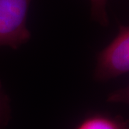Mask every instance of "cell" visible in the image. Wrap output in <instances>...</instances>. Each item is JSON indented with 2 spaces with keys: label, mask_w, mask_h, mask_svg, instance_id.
Returning a JSON list of instances; mask_svg holds the SVG:
<instances>
[{
  "label": "cell",
  "mask_w": 129,
  "mask_h": 129,
  "mask_svg": "<svg viewBox=\"0 0 129 129\" xmlns=\"http://www.w3.org/2000/svg\"><path fill=\"white\" fill-rule=\"evenodd\" d=\"M129 71V27L119 24L113 40L97 56L93 79L106 82L123 76Z\"/></svg>",
  "instance_id": "obj_1"
},
{
  "label": "cell",
  "mask_w": 129,
  "mask_h": 129,
  "mask_svg": "<svg viewBox=\"0 0 129 129\" xmlns=\"http://www.w3.org/2000/svg\"><path fill=\"white\" fill-rule=\"evenodd\" d=\"M31 2L0 0V47L17 50L30 40L27 19Z\"/></svg>",
  "instance_id": "obj_2"
},
{
  "label": "cell",
  "mask_w": 129,
  "mask_h": 129,
  "mask_svg": "<svg viewBox=\"0 0 129 129\" xmlns=\"http://www.w3.org/2000/svg\"><path fill=\"white\" fill-rule=\"evenodd\" d=\"M74 129H129V124L128 120L120 115L94 113L84 118Z\"/></svg>",
  "instance_id": "obj_3"
},
{
  "label": "cell",
  "mask_w": 129,
  "mask_h": 129,
  "mask_svg": "<svg viewBox=\"0 0 129 129\" xmlns=\"http://www.w3.org/2000/svg\"><path fill=\"white\" fill-rule=\"evenodd\" d=\"M90 16L92 19L101 27H106L109 24L106 5L108 0H90Z\"/></svg>",
  "instance_id": "obj_4"
},
{
  "label": "cell",
  "mask_w": 129,
  "mask_h": 129,
  "mask_svg": "<svg viewBox=\"0 0 129 129\" xmlns=\"http://www.w3.org/2000/svg\"><path fill=\"white\" fill-rule=\"evenodd\" d=\"M11 119V107L9 97L5 93L0 80V129H4Z\"/></svg>",
  "instance_id": "obj_5"
}]
</instances>
